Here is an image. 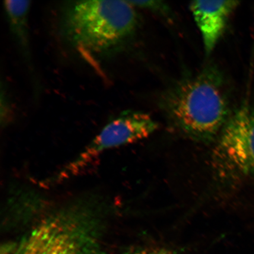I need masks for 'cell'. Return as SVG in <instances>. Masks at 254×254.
Instances as JSON below:
<instances>
[{
    "label": "cell",
    "mask_w": 254,
    "mask_h": 254,
    "mask_svg": "<svg viewBox=\"0 0 254 254\" xmlns=\"http://www.w3.org/2000/svg\"><path fill=\"white\" fill-rule=\"evenodd\" d=\"M109 212L99 198L75 200L38 221L12 254H108L104 237Z\"/></svg>",
    "instance_id": "1"
},
{
    "label": "cell",
    "mask_w": 254,
    "mask_h": 254,
    "mask_svg": "<svg viewBox=\"0 0 254 254\" xmlns=\"http://www.w3.org/2000/svg\"><path fill=\"white\" fill-rule=\"evenodd\" d=\"M160 106L181 134L207 144L217 140L232 114L223 75L212 64L167 89Z\"/></svg>",
    "instance_id": "2"
},
{
    "label": "cell",
    "mask_w": 254,
    "mask_h": 254,
    "mask_svg": "<svg viewBox=\"0 0 254 254\" xmlns=\"http://www.w3.org/2000/svg\"><path fill=\"white\" fill-rule=\"evenodd\" d=\"M135 8L128 1L69 2L62 12L60 29L66 43L89 62L119 52L137 29Z\"/></svg>",
    "instance_id": "3"
},
{
    "label": "cell",
    "mask_w": 254,
    "mask_h": 254,
    "mask_svg": "<svg viewBox=\"0 0 254 254\" xmlns=\"http://www.w3.org/2000/svg\"><path fill=\"white\" fill-rule=\"evenodd\" d=\"M215 143L211 165L217 182L225 185L254 174V108L243 105L232 113Z\"/></svg>",
    "instance_id": "4"
},
{
    "label": "cell",
    "mask_w": 254,
    "mask_h": 254,
    "mask_svg": "<svg viewBox=\"0 0 254 254\" xmlns=\"http://www.w3.org/2000/svg\"><path fill=\"white\" fill-rule=\"evenodd\" d=\"M158 124L149 114L126 111L111 120L85 150L66 166L56 180L69 179L79 174L104 151L147 138L157 131Z\"/></svg>",
    "instance_id": "5"
},
{
    "label": "cell",
    "mask_w": 254,
    "mask_h": 254,
    "mask_svg": "<svg viewBox=\"0 0 254 254\" xmlns=\"http://www.w3.org/2000/svg\"><path fill=\"white\" fill-rule=\"evenodd\" d=\"M237 1H195L189 8L201 33L206 56L213 52L224 34Z\"/></svg>",
    "instance_id": "6"
},
{
    "label": "cell",
    "mask_w": 254,
    "mask_h": 254,
    "mask_svg": "<svg viewBox=\"0 0 254 254\" xmlns=\"http://www.w3.org/2000/svg\"><path fill=\"white\" fill-rule=\"evenodd\" d=\"M5 14L9 30L15 43L26 61L30 62V46L28 15L31 7L30 1H4Z\"/></svg>",
    "instance_id": "7"
},
{
    "label": "cell",
    "mask_w": 254,
    "mask_h": 254,
    "mask_svg": "<svg viewBox=\"0 0 254 254\" xmlns=\"http://www.w3.org/2000/svg\"><path fill=\"white\" fill-rule=\"evenodd\" d=\"M135 8L148 9L157 14L167 16L170 13L169 5L161 1H128Z\"/></svg>",
    "instance_id": "8"
},
{
    "label": "cell",
    "mask_w": 254,
    "mask_h": 254,
    "mask_svg": "<svg viewBox=\"0 0 254 254\" xmlns=\"http://www.w3.org/2000/svg\"><path fill=\"white\" fill-rule=\"evenodd\" d=\"M126 254H174L172 251L165 248H144L129 251Z\"/></svg>",
    "instance_id": "9"
}]
</instances>
